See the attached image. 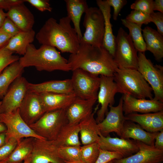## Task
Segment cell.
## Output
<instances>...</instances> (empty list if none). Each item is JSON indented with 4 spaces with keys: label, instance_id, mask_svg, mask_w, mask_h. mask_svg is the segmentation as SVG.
Listing matches in <instances>:
<instances>
[{
    "label": "cell",
    "instance_id": "cell-28",
    "mask_svg": "<svg viewBox=\"0 0 163 163\" xmlns=\"http://www.w3.org/2000/svg\"><path fill=\"white\" fill-rule=\"evenodd\" d=\"M67 16L73 25L79 39L82 37L80 27L81 17L89 8L85 0H65Z\"/></svg>",
    "mask_w": 163,
    "mask_h": 163
},
{
    "label": "cell",
    "instance_id": "cell-20",
    "mask_svg": "<svg viewBox=\"0 0 163 163\" xmlns=\"http://www.w3.org/2000/svg\"><path fill=\"white\" fill-rule=\"evenodd\" d=\"M97 99L84 100L76 97L66 109L68 123H78L91 114Z\"/></svg>",
    "mask_w": 163,
    "mask_h": 163
},
{
    "label": "cell",
    "instance_id": "cell-34",
    "mask_svg": "<svg viewBox=\"0 0 163 163\" xmlns=\"http://www.w3.org/2000/svg\"><path fill=\"white\" fill-rule=\"evenodd\" d=\"M81 146H63L58 148L60 158L66 163L81 161Z\"/></svg>",
    "mask_w": 163,
    "mask_h": 163
},
{
    "label": "cell",
    "instance_id": "cell-7",
    "mask_svg": "<svg viewBox=\"0 0 163 163\" xmlns=\"http://www.w3.org/2000/svg\"><path fill=\"white\" fill-rule=\"evenodd\" d=\"M83 25L85 31L81 41L95 46H103L104 20L99 8H88L85 13Z\"/></svg>",
    "mask_w": 163,
    "mask_h": 163
},
{
    "label": "cell",
    "instance_id": "cell-27",
    "mask_svg": "<svg viewBox=\"0 0 163 163\" xmlns=\"http://www.w3.org/2000/svg\"><path fill=\"white\" fill-rule=\"evenodd\" d=\"M146 50L152 53L155 59L161 61L163 58V37L157 30L146 26L142 30Z\"/></svg>",
    "mask_w": 163,
    "mask_h": 163
},
{
    "label": "cell",
    "instance_id": "cell-12",
    "mask_svg": "<svg viewBox=\"0 0 163 163\" xmlns=\"http://www.w3.org/2000/svg\"><path fill=\"white\" fill-rule=\"evenodd\" d=\"M29 82L21 76L11 85L0 106V114L11 112L19 108L28 90Z\"/></svg>",
    "mask_w": 163,
    "mask_h": 163
},
{
    "label": "cell",
    "instance_id": "cell-2",
    "mask_svg": "<svg viewBox=\"0 0 163 163\" xmlns=\"http://www.w3.org/2000/svg\"><path fill=\"white\" fill-rule=\"evenodd\" d=\"M67 16L61 18L58 22L53 18L48 19L36 35V38L42 45L56 48L62 53H76L80 43L75 30Z\"/></svg>",
    "mask_w": 163,
    "mask_h": 163
},
{
    "label": "cell",
    "instance_id": "cell-56",
    "mask_svg": "<svg viewBox=\"0 0 163 163\" xmlns=\"http://www.w3.org/2000/svg\"><path fill=\"white\" fill-rule=\"evenodd\" d=\"M162 163H163V162Z\"/></svg>",
    "mask_w": 163,
    "mask_h": 163
},
{
    "label": "cell",
    "instance_id": "cell-23",
    "mask_svg": "<svg viewBox=\"0 0 163 163\" xmlns=\"http://www.w3.org/2000/svg\"><path fill=\"white\" fill-rule=\"evenodd\" d=\"M28 88L29 91L37 94L74 93L70 79L47 81L38 84L29 83Z\"/></svg>",
    "mask_w": 163,
    "mask_h": 163
},
{
    "label": "cell",
    "instance_id": "cell-10",
    "mask_svg": "<svg viewBox=\"0 0 163 163\" xmlns=\"http://www.w3.org/2000/svg\"><path fill=\"white\" fill-rule=\"evenodd\" d=\"M0 122L7 129L5 142L11 138L15 139L18 144L24 138L45 139L36 133L24 121L20 115L19 108L11 112L0 113Z\"/></svg>",
    "mask_w": 163,
    "mask_h": 163
},
{
    "label": "cell",
    "instance_id": "cell-33",
    "mask_svg": "<svg viewBox=\"0 0 163 163\" xmlns=\"http://www.w3.org/2000/svg\"><path fill=\"white\" fill-rule=\"evenodd\" d=\"M122 24L129 31L130 36L134 46L139 52L145 53L146 50L145 42L142 33V25L129 22L125 19H121Z\"/></svg>",
    "mask_w": 163,
    "mask_h": 163
},
{
    "label": "cell",
    "instance_id": "cell-42",
    "mask_svg": "<svg viewBox=\"0 0 163 163\" xmlns=\"http://www.w3.org/2000/svg\"><path fill=\"white\" fill-rule=\"evenodd\" d=\"M32 6L34 7L38 10L41 12L48 11L51 12L52 8L48 0H25Z\"/></svg>",
    "mask_w": 163,
    "mask_h": 163
},
{
    "label": "cell",
    "instance_id": "cell-8",
    "mask_svg": "<svg viewBox=\"0 0 163 163\" xmlns=\"http://www.w3.org/2000/svg\"><path fill=\"white\" fill-rule=\"evenodd\" d=\"M137 70L152 89L153 99L163 103V67L154 65L145 53L139 52Z\"/></svg>",
    "mask_w": 163,
    "mask_h": 163
},
{
    "label": "cell",
    "instance_id": "cell-4",
    "mask_svg": "<svg viewBox=\"0 0 163 163\" xmlns=\"http://www.w3.org/2000/svg\"><path fill=\"white\" fill-rule=\"evenodd\" d=\"M113 78L119 93L137 98L153 99L152 88L137 69L117 68Z\"/></svg>",
    "mask_w": 163,
    "mask_h": 163
},
{
    "label": "cell",
    "instance_id": "cell-35",
    "mask_svg": "<svg viewBox=\"0 0 163 163\" xmlns=\"http://www.w3.org/2000/svg\"><path fill=\"white\" fill-rule=\"evenodd\" d=\"M100 149L97 142L81 146L82 161L84 163H94L99 155Z\"/></svg>",
    "mask_w": 163,
    "mask_h": 163
},
{
    "label": "cell",
    "instance_id": "cell-29",
    "mask_svg": "<svg viewBox=\"0 0 163 163\" xmlns=\"http://www.w3.org/2000/svg\"><path fill=\"white\" fill-rule=\"evenodd\" d=\"M35 36V33L33 30L27 31H21L11 37L5 47L14 53L23 56L28 45L34 41Z\"/></svg>",
    "mask_w": 163,
    "mask_h": 163
},
{
    "label": "cell",
    "instance_id": "cell-22",
    "mask_svg": "<svg viewBox=\"0 0 163 163\" xmlns=\"http://www.w3.org/2000/svg\"><path fill=\"white\" fill-rule=\"evenodd\" d=\"M45 112L66 109L77 97L75 94L44 93L39 94Z\"/></svg>",
    "mask_w": 163,
    "mask_h": 163
},
{
    "label": "cell",
    "instance_id": "cell-51",
    "mask_svg": "<svg viewBox=\"0 0 163 163\" xmlns=\"http://www.w3.org/2000/svg\"><path fill=\"white\" fill-rule=\"evenodd\" d=\"M7 129L5 125L0 122V133L5 132Z\"/></svg>",
    "mask_w": 163,
    "mask_h": 163
},
{
    "label": "cell",
    "instance_id": "cell-30",
    "mask_svg": "<svg viewBox=\"0 0 163 163\" xmlns=\"http://www.w3.org/2000/svg\"><path fill=\"white\" fill-rule=\"evenodd\" d=\"M24 68L18 60L7 66L0 74V98L3 99L12 83L21 76Z\"/></svg>",
    "mask_w": 163,
    "mask_h": 163
},
{
    "label": "cell",
    "instance_id": "cell-25",
    "mask_svg": "<svg viewBox=\"0 0 163 163\" xmlns=\"http://www.w3.org/2000/svg\"><path fill=\"white\" fill-rule=\"evenodd\" d=\"M157 132H148L144 129L139 124L126 120L120 138L124 139H132L134 140L154 146L155 138Z\"/></svg>",
    "mask_w": 163,
    "mask_h": 163
},
{
    "label": "cell",
    "instance_id": "cell-41",
    "mask_svg": "<svg viewBox=\"0 0 163 163\" xmlns=\"http://www.w3.org/2000/svg\"><path fill=\"white\" fill-rule=\"evenodd\" d=\"M0 31L12 37L18 33L21 30L9 18L7 17L0 28Z\"/></svg>",
    "mask_w": 163,
    "mask_h": 163
},
{
    "label": "cell",
    "instance_id": "cell-3",
    "mask_svg": "<svg viewBox=\"0 0 163 163\" xmlns=\"http://www.w3.org/2000/svg\"><path fill=\"white\" fill-rule=\"evenodd\" d=\"M19 61L24 68L34 67L39 71H71L68 60L56 48L46 45H42L37 49L33 44H29L26 53Z\"/></svg>",
    "mask_w": 163,
    "mask_h": 163
},
{
    "label": "cell",
    "instance_id": "cell-21",
    "mask_svg": "<svg viewBox=\"0 0 163 163\" xmlns=\"http://www.w3.org/2000/svg\"><path fill=\"white\" fill-rule=\"evenodd\" d=\"M7 16L21 31L31 30L34 23L33 14L24 5L21 3L11 8Z\"/></svg>",
    "mask_w": 163,
    "mask_h": 163
},
{
    "label": "cell",
    "instance_id": "cell-16",
    "mask_svg": "<svg viewBox=\"0 0 163 163\" xmlns=\"http://www.w3.org/2000/svg\"><path fill=\"white\" fill-rule=\"evenodd\" d=\"M123 109L125 116L133 113L141 114L163 110V103L153 99L137 98L123 94Z\"/></svg>",
    "mask_w": 163,
    "mask_h": 163
},
{
    "label": "cell",
    "instance_id": "cell-26",
    "mask_svg": "<svg viewBox=\"0 0 163 163\" xmlns=\"http://www.w3.org/2000/svg\"><path fill=\"white\" fill-rule=\"evenodd\" d=\"M96 3L103 14L104 20V34L103 46L113 56L115 49V37L114 35L110 22L111 6L107 0H97Z\"/></svg>",
    "mask_w": 163,
    "mask_h": 163
},
{
    "label": "cell",
    "instance_id": "cell-54",
    "mask_svg": "<svg viewBox=\"0 0 163 163\" xmlns=\"http://www.w3.org/2000/svg\"><path fill=\"white\" fill-rule=\"evenodd\" d=\"M107 163H113L112 162V161H110L108 162H107Z\"/></svg>",
    "mask_w": 163,
    "mask_h": 163
},
{
    "label": "cell",
    "instance_id": "cell-15",
    "mask_svg": "<svg viewBox=\"0 0 163 163\" xmlns=\"http://www.w3.org/2000/svg\"><path fill=\"white\" fill-rule=\"evenodd\" d=\"M139 151L130 156L112 160L113 163H162L163 150L136 141Z\"/></svg>",
    "mask_w": 163,
    "mask_h": 163
},
{
    "label": "cell",
    "instance_id": "cell-40",
    "mask_svg": "<svg viewBox=\"0 0 163 163\" xmlns=\"http://www.w3.org/2000/svg\"><path fill=\"white\" fill-rule=\"evenodd\" d=\"M18 144L13 138L9 139L0 147V161L6 159L11 154Z\"/></svg>",
    "mask_w": 163,
    "mask_h": 163
},
{
    "label": "cell",
    "instance_id": "cell-31",
    "mask_svg": "<svg viewBox=\"0 0 163 163\" xmlns=\"http://www.w3.org/2000/svg\"><path fill=\"white\" fill-rule=\"evenodd\" d=\"M78 123H68L61 129L54 141L59 147L81 146Z\"/></svg>",
    "mask_w": 163,
    "mask_h": 163
},
{
    "label": "cell",
    "instance_id": "cell-24",
    "mask_svg": "<svg viewBox=\"0 0 163 163\" xmlns=\"http://www.w3.org/2000/svg\"><path fill=\"white\" fill-rule=\"evenodd\" d=\"M98 104L92 113L79 123L81 143L83 145L98 142L100 133L94 114L98 109Z\"/></svg>",
    "mask_w": 163,
    "mask_h": 163
},
{
    "label": "cell",
    "instance_id": "cell-11",
    "mask_svg": "<svg viewBox=\"0 0 163 163\" xmlns=\"http://www.w3.org/2000/svg\"><path fill=\"white\" fill-rule=\"evenodd\" d=\"M100 80L97 100L101 107L97 111L96 120L97 123L101 122L108 112V107L115 103V94L119 93L113 76L100 75Z\"/></svg>",
    "mask_w": 163,
    "mask_h": 163
},
{
    "label": "cell",
    "instance_id": "cell-50",
    "mask_svg": "<svg viewBox=\"0 0 163 163\" xmlns=\"http://www.w3.org/2000/svg\"><path fill=\"white\" fill-rule=\"evenodd\" d=\"M5 143V132L0 133V147Z\"/></svg>",
    "mask_w": 163,
    "mask_h": 163
},
{
    "label": "cell",
    "instance_id": "cell-13",
    "mask_svg": "<svg viewBox=\"0 0 163 163\" xmlns=\"http://www.w3.org/2000/svg\"><path fill=\"white\" fill-rule=\"evenodd\" d=\"M54 140L34 138L31 163H65L60 157Z\"/></svg>",
    "mask_w": 163,
    "mask_h": 163
},
{
    "label": "cell",
    "instance_id": "cell-39",
    "mask_svg": "<svg viewBox=\"0 0 163 163\" xmlns=\"http://www.w3.org/2000/svg\"><path fill=\"white\" fill-rule=\"evenodd\" d=\"M124 158L121 153L110 152L100 149L99 155L94 163H107L113 160Z\"/></svg>",
    "mask_w": 163,
    "mask_h": 163
},
{
    "label": "cell",
    "instance_id": "cell-52",
    "mask_svg": "<svg viewBox=\"0 0 163 163\" xmlns=\"http://www.w3.org/2000/svg\"><path fill=\"white\" fill-rule=\"evenodd\" d=\"M31 154L28 156L24 160V161L23 163H31ZM0 163H5L3 161H0Z\"/></svg>",
    "mask_w": 163,
    "mask_h": 163
},
{
    "label": "cell",
    "instance_id": "cell-38",
    "mask_svg": "<svg viewBox=\"0 0 163 163\" xmlns=\"http://www.w3.org/2000/svg\"><path fill=\"white\" fill-rule=\"evenodd\" d=\"M153 0H136L132 3L130 8L150 14L154 12Z\"/></svg>",
    "mask_w": 163,
    "mask_h": 163
},
{
    "label": "cell",
    "instance_id": "cell-17",
    "mask_svg": "<svg viewBox=\"0 0 163 163\" xmlns=\"http://www.w3.org/2000/svg\"><path fill=\"white\" fill-rule=\"evenodd\" d=\"M20 115L28 125L37 121L45 112L39 94L28 90L19 108Z\"/></svg>",
    "mask_w": 163,
    "mask_h": 163
},
{
    "label": "cell",
    "instance_id": "cell-18",
    "mask_svg": "<svg viewBox=\"0 0 163 163\" xmlns=\"http://www.w3.org/2000/svg\"><path fill=\"white\" fill-rule=\"evenodd\" d=\"M97 143L100 149L122 154L124 158L130 156L139 150L135 140L110 136H104L101 134Z\"/></svg>",
    "mask_w": 163,
    "mask_h": 163
},
{
    "label": "cell",
    "instance_id": "cell-47",
    "mask_svg": "<svg viewBox=\"0 0 163 163\" xmlns=\"http://www.w3.org/2000/svg\"><path fill=\"white\" fill-rule=\"evenodd\" d=\"M11 37L0 31V48L6 45Z\"/></svg>",
    "mask_w": 163,
    "mask_h": 163
},
{
    "label": "cell",
    "instance_id": "cell-55",
    "mask_svg": "<svg viewBox=\"0 0 163 163\" xmlns=\"http://www.w3.org/2000/svg\"><path fill=\"white\" fill-rule=\"evenodd\" d=\"M2 101H0V106L1 105V104H2Z\"/></svg>",
    "mask_w": 163,
    "mask_h": 163
},
{
    "label": "cell",
    "instance_id": "cell-1",
    "mask_svg": "<svg viewBox=\"0 0 163 163\" xmlns=\"http://www.w3.org/2000/svg\"><path fill=\"white\" fill-rule=\"evenodd\" d=\"M68 60L72 71L80 69L98 75L113 76L118 68L113 56L103 46L81 41L77 52L70 54Z\"/></svg>",
    "mask_w": 163,
    "mask_h": 163
},
{
    "label": "cell",
    "instance_id": "cell-44",
    "mask_svg": "<svg viewBox=\"0 0 163 163\" xmlns=\"http://www.w3.org/2000/svg\"><path fill=\"white\" fill-rule=\"evenodd\" d=\"M150 15L151 22L155 24L157 27V31L163 36V13L159 12H154Z\"/></svg>",
    "mask_w": 163,
    "mask_h": 163
},
{
    "label": "cell",
    "instance_id": "cell-19",
    "mask_svg": "<svg viewBox=\"0 0 163 163\" xmlns=\"http://www.w3.org/2000/svg\"><path fill=\"white\" fill-rule=\"evenodd\" d=\"M125 116L126 120L136 123L148 132L156 133L163 129V110L143 114L133 113Z\"/></svg>",
    "mask_w": 163,
    "mask_h": 163
},
{
    "label": "cell",
    "instance_id": "cell-49",
    "mask_svg": "<svg viewBox=\"0 0 163 163\" xmlns=\"http://www.w3.org/2000/svg\"><path fill=\"white\" fill-rule=\"evenodd\" d=\"M7 17V13H5L3 9H0V28L2 25Z\"/></svg>",
    "mask_w": 163,
    "mask_h": 163
},
{
    "label": "cell",
    "instance_id": "cell-45",
    "mask_svg": "<svg viewBox=\"0 0 163 163\" xmlns=\"http://www.w3.org/2000/svg\"><path fill=\"white\" fill-rule=\"evenodd\" d=\"M24 2V0H0V9L8 10L11 7Z\"/></svg>",
    "mask_w": 163,
    "mask_h": 163
},
{
    "label": "cell",
    "instance_id": "cell-43",
    "mask_svg": "<svg viewBox=\"0 0 163 163\" xmlns=\"http://www.w3.org/2000/svg\"><path fill=\"white\" fill-rule=\"evenodd\" d=\"M108 4L113 8V18L114 20H117L121 9L127 3L126 0H107Z\"/></svg>",
    "mask_w": 163,
    "mask_h": 163
},
{
    "label": "cell",
    "instance_id": "cell-14",
    "mask_svg": "<svg viewBox=\"0 0 163 163\" xmlns=\"http://www.w3.org/2000/svg\"><path fill=\"white\" fill-rule=\"evenodd\" d=\"M110 110L106 116L98 123L101 134L104 136H109L110 133L114 132L120 137L121 136L124 123L126 120L123 109V100L120 99L116 106L110 105Z\"/></svg>",
    "mask_w": 163,
    "mask_h": 163
},
{
    "label": "cell",
    "instance_id": "cell-6",
    "mask_svg": "<svg viewBox=\"0 0 163 163\" xmlns=\"http://www.w3.org/2000/svg\"><path fill=\"white\" fill-rule=\"evenodd\" d=\"M137 50L129 34L121 27L115 37V49L113 58L118 68L137 69Z\"/></svg>",
    "mask_w": 163,
    "mask_h": 163
},
{
    "label": "cell",
    "instance_id": "cell-5",
    "mask_svg": "<svg viewBox=\"0 0 163 163\" xmlns=\"http://www.w3.org/2000/svg\"><path fill=\"white\" fill-rule=\"evenodd\" d=\"M68 123L66 109L45 113L29 126L37 134L48 140H54L62 128Z\"/></svg>",
    "mask_w": 163,
    "mask_h": 163
},
{
    "label": "cell",
    "instance_id": "cell-37",
    "mask_svg": "<svg viewBox=\"0 0 163 163\" xmlns=\"http://www.w3.org/2000/svg\"><path fill=\"white\" fill-rule=\"evenodd\" d=\"M125 19L131 22L142 25L151 22L150 14L136 10L131 11Z\"/></svg>",
    "mask_w": 163,
    "mask_h": 163
},
{
    "label": "cell",
    "instance_id": "cell-53",
    "mask_svg": "<svg viewBox=\"0 0 163 163\" xmlns=\"http://www.w3.org/2000/svg\"><path fill=\"white\" fill-rule=\"evenodd\" d=\"M66 163H84L81 161H79L76 162H66Z\"/></svg>",
    "mask_w": 163,
    "mask_h": 163
},
{
    "label": "cell",
    "instance_id": "cell-32",
    "mask_svg": "<svg viewBox=\"0 0 163 163\" xmlns=\"http://www.w3.org/2000/svg\"><path fill=\"white\" fill-rule=\"evenodd\" d=\"M34 138L28 137L22 140L10 155L1 161L5 163H18L25 160L31 154Z\"/></svg>",
    "mask_w": 163,
    "mask_h": 163
},
{
    "label": "cell",
    "instance_id": "cell-46",
    "mask_svg": "<svg viewBox=\"0 0 163 163\" xmlns=\"http://www.w3.org/2000/svg\"><path fill=\"white\" fill-rule=\"evenodd\" d=\"M154 147L158 149L163 150V129L157 133Z\"/></svg>",
    "mask_w": 163,
    "mask_h": 163
},
{
    "label": "cell",
    "instance_id": "cell-48",
    "mask_svg": "<svg viewBox=\"0 0 163 163\" xmlns=\"http://www.w3.org/2000/svg\"><path fill=\"white\" fill-rule=\"evenodd\" d=\"M153 10L163 13V0H155L153 2Z\"/></svg>",
    "mask_w": 163,
    "mask_h": 163
},
{
    "label": "cell",
    "instance_id": "cell-36",
    "mask_svg": "<svg viewBox=\"0 0 163 163\" xmlns=\"http://www.w3.org/2000/svg\"><path fill=\"white\" fill-rule=\"evenodd\" d=\"M5 45L0 48V74L7 66L20 59L19 56L7 49Z\"/></svg>",
    "mask_w": 163,
    "mask_h": 163
},
{
    "label": "cell",
    "instance_id": "cell-9",
    "mask_svg": "<svg viewBox=\"0 0 163 163\" xmlns=\"http://www.w3.org/2000/svg\"><path fill=\"white\" fill-rule=\"evenodd\" d=\"M72 71L70 79L74 93L76 97L84 100H97L100 76L80 69Z\"/></svg>",
    "mask_w": 163,
    "mask_h": 163
}]
</instances>
